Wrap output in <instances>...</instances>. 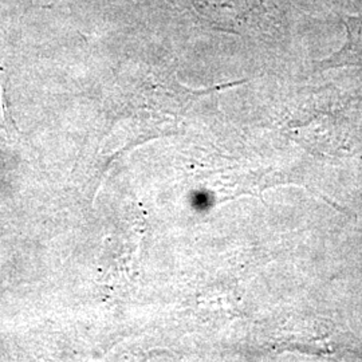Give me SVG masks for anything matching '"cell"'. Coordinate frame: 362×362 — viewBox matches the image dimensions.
Wrapping results in <instances>:
<instances>
[{
	"label": "cell",
	"mask_w": 362,
	"mask_h": 362,
	"mask_svg": "<svg viewBox=\"0 0 362 362\" xmlns=\"http://www.w3.org/2000/svg\"><path fill=\"white\" fill-rule=\"evenodd\" d=\"M346 28L345 45L318 64V69H334L341 66H362V15L360 16H341Z\"/></svg>",
	"instance_id": "6da1fadb"
}]
</instances>
